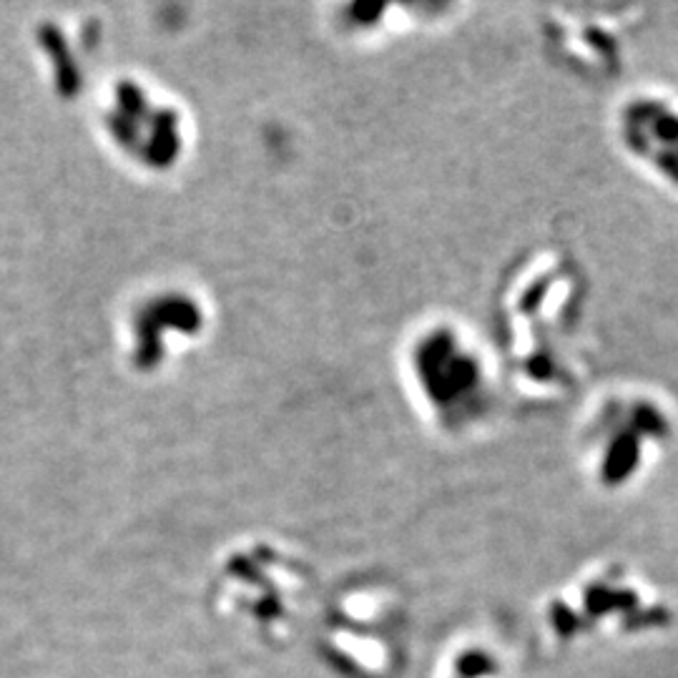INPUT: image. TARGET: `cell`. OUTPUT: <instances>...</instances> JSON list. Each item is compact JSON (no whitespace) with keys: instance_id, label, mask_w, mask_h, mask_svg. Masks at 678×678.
<instances>
[{"instance_id":"cell-1","label":"cell","mask_w":678,"mask_h":678,"mask_svg":"<svg viewBox=\"0 0 678 678\" xmlns=\"http://www.w3.org/2000/svg\"><path fill=\"white\" fill-rule=\"evenodd\" d=\"M586 284L573 259L538 252L500 287V337L520 390L555 397L571 387V347L583 324Z\"/></svg>"},{"instance_id":"cell-2","label":"cell","mask_w":678,"mask_h":678,"mask_svg":"<svg viewBox=\"0 0 678 678\" xmlns=\"http://www.w3.org/2000/svg\"><path fill=\"white\" fill-rule=\"evenodd\" d=\"M402 372L427 420L445 435L478 432L498 407V365L483 342L452 319H432L412 332Z\"/></svg>"},{"instance_id":"cell-3","label":"cell","mask_w":678,"mask_h":678,"mask_svg":"<svg viewBox=\"0 0 678 678\" xmlns=\"http://www.w3.org/2000/svg\"><path fill=\"white\" fill-rule=\"evenodd\" d=\"M673 435L666 402L641 385L601 392L578 427V458L603 488H623L661 460Z\"/></svg>"},{"instance_id":"cell-4","label":"cell","mask_w":678,"mask_h":678,"mask_svg":"<svg viewBox=\"0 0 678 678\" xmlns=\"http://www.w3.org/2000/svg\"><path fill=\"white\" fill-rule=\"evenodd\" d=\"M633 8L563 6L545 11L543 36L550 56L576 76L596 81L618 73L628 46Z\"/></svg>"},{"instance_id":"cell-5","label":"cell","mask_w":678,"mask_h":678,"mask_svg":"<svg viewBox=\"0 0 678 678\" xmlns=\"http://www.w3.org/2000/svg\"><path fill=\"white\" fill-rule=\"evenodd\" d=\"M623 156L648 179L678 191V101L658 91H633L613 116Z\"/></svg>"}]
</instances>
